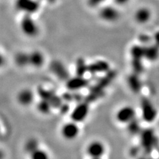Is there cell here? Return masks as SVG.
I'll return each instance as SVG.
<instances>
[{
  "label": "cell",
  "instance_id": "cell-1",
  "mask_svg": "<svg viewBox=\"0 0 159 159\" xmlns=\"http://www.w3.org/2000/svg\"><path fill=\"white\" fill-rule=\"evenodd\" d=\"M158 144V139L151 129H147L141 133V145L146 153H150Z\"/></svg>",
  "mask_w": 159,
  "mask_h": 159
},
{
  "label": "cell",
  "instance_id": "cell-2",
  "mask_svg": "<svg viewBox=\"0 0 159 159\" xmlns=\"http://www.w3.org/2000/svg\"><path fill=\"white\" fill-rule=\"evenodd\" d=\"M141 112L144 121L152 123L157 116V111L152 102L147 98H143L141 101Z\"/></svg>",
  "mask_w": 159,
  "mask_h": 159
},
{
  "label": "cell",
  "instance_id": "cell-3",
  "mask_svg": "<svg viewBox=\"0 0 159 159\" xmlns=\"http://www.w3.org/2000/svg\"><path fill=\"white\" fill-rule=\"evenodd\" d=\"M117 73L116 70H110L106 72L103 77H102L99 80L92 86L89 89V92H103L109 84L111 83L114 78H116Z\"/></svg>",
  "mask_w": 159,
  "mask_h": 159
},
{
  "label": "cell",
  "instance_id": "cell-4",
  "mask_svg": "<svg viewBox=\"0 0 159 159\" xmlns=\"http://www.w3.org/2000/svg\"><path fill=\"white\" fill-rule=\"evenodd\" d=\"M37 92L40 98L48 102L51 104L52 107L54 108H59L62 104L61 98H60L52 91L47 90L43 87H39L37 89Z\"/></svg>",
  "mask_w": 159,
  "mask_h": 159
},
{
  "label": "cell",
  "instance_id": "cell-5",
  "mask_svg": "<svg viewBox=\"0 0 159 159\" xmlns=\"http://www.w3.org/2000/svg\"><path fill=\"white\" fill-rule=\"evenodd\" d=\"M22 31L29 37H34L38 33V27L29 14H26L21 21Z\"/></svg>",
  "mask_w": 159,
  "mask_h": 159
},
{
  "label": "cell",
  "instance_id": "cell-6",
  "mask_svg": "<svg viewBox=\"0 0 159 159\" xmlns=\"http://www.w3.org/2000/svg\"><path fill=\"white\" fill-rule=\"evenodd\" d=\"M16 7L26 14H33L38 11L39 3L37 0H16Z\"/></svg>",
  "mask_w": 159,
  "mask_h": 159
},
{
  "label": "cell",
  "instance_id": "cell-7",
  "mask_svg": "<svg viewBox=\"0 0 159 159\" xmlns=\"http://www.w3.org/2000/svg\"><path fill=\"white\" fill-rule=\"evenodd\" d=\"M50 68L52 73L61 80H68L69 78V72L65 66L59 61L55 60L51 62Z\"/></svg>",
  "mask_w": 159,
  "mask_h": 159
},
{
  "label": "cell",
  "instance_id": "cell-8",
  "mask_svg": "<svg viewBox=\"0 0 159 159\" xmlns=\"http://www.w3.org/2000/svg\"><path fill=\"white\" fill-rule=\"evenodd\" d=\"M88 111V103L85 102H82L79 103L76 108L74 109L71 114V118L75 122L82 121L86 117Z\"/></svg>",
  "mask_w": 159,
  "mask_h": 159
},
{
  "label": "cell",
  "instance_id": "cell-9",
  "mask_svg": "<svg viewBox=\"0 0 159 159\" xmlns=\"http://www.w3.org/2000/svg\"><path fill=\"white\" fill-rule=\"evenodd\" d=\"M89 85L88 80L84 78V76H76L69 78L66 81V88L71 91H75L87 87Z\"/></svg>",
  "mask_w": 159,
  "mask_h": 159
},
{
  "label": "cell",
  "instance_id": "cell-10",
  "mask_svg": "<svg viewBox=\"0 0 159 159\" xmlns=\"http://www.w3.org/2000/svg\"><path fill=\"white\" fill-rule=\"evenodd\" d=\"M99 17L103 20L109 22L115 21L119 17V13L114 7L106 6L99 11Z\"/></svg>",
  "mask_w": 159,
  "mask_h": 159
},
{
  "label": "cell",
  "instance_id": "cell-11",
  "mask_svg": "<svg viewBox=\"0 0 159 159\" xmlns=\"http://www.w3.org/2000/svg\"><path fill=\"white\" fill-rule=\"evenodd\" d=\"M116 117L119 122L129 123L135 118V111L131 107H124L117 112Z\"/></svg>",
  "mask_w": 159,
  "mask_h": 159
},
{
  "label": "cell",
  "instance_id": "cell-12",
  "mask_svg": "<svg viewBox=\"0 0 159 159\" xmlns=\"http://www.w3.org/2000/svg\"><path fill=\"white\" fill-rule=\"evenodd\" d=\"M110 66L107 62L104 61H97L89 64L88 66V72L92 74L107 72L110 70Z\"/></svg>",
  "mask_w": 159,
  "mask_h": 159
},
{
  "label": "cell",
  "instance_id": "cell-13",
  "mask_svg": "<svg viewBox=\"0 0 159 159\" xmlns=\"http://www.w3.org/2000/svg\"><path fill=\"white\" fill-rule=\"evenodd\" d=\"M87 151L92 158H100L105 151L103 144L98 141H94L89 145Z\"/></svg>",
  "mask_w": 159,
  "mask_h": 159
},
{
  "label": "cell",
  "instance_id": "cell-14",
  "mask_svg": "<svg viewBox=\"0 0 159 159\" xmlns=\"http://www.w3.org/2000/svg\"><path fill=\"white\" fill-rule=\"evenodd\" d=\"M79 129L76 124L74 123H69L62 127V134L63 137L66 139H73L78 134Z\"/></svg>",
  "mask_w": 159,
  "mask_h": 159
},
{
  "label": "cell",
  "instance_id": "cell-15",
  "mask_svg": "<svg viewBox=\"0 0 159 159\" xmlns=\"http://www.w3.org/2000/svg\"><path fill=\"white\" fill-rule=\"evenodd\" d=\"M151 17V12L150 10L146 7L139 9L135 13V18L136 21L141 24L148 22Z\"/></svg>",
  "mask_w": 159,
  "mask_h": 159
},
{
  "label": "cell",
  "instance_id": "cell-16",
  "mask_svg": "<svg viewBox=\"0 0 159 159\" xmlns=\"http://www.w3.org/2000/svg\"><path fill=\"white\" fill-rule=\"evenodd\" d=\"M159 56V47L157 44L145 46V58L150 61H155Z\"/></svg>",
  "mask_w": 159,
  "mask_h": 159
},
{
  "label": "cell",
  "instance_id": "cell-17",
  "mask_svg": "<svg viewBox=\"0 0 159 159\" xmlns=\"http://www.w3.org/2000/svg\"><path fill=\"white\" fill-rule=\"evenodd\" d=\"M139 74H137L135 73H133L131 74L130 76H129L128 77V84L129 88H131V90L134 93H139L141 92V82L139 79Z\"/></svg>",
  "mask_w": 159,
  "mask_h": 159
},
{
  "label": "cell",
  "instance_id": "cell-18",
  "mask_svg": "<svg viewBox=\"0 0 159 159\" xmlns=\"http://www.w3.org/2000/svg\"><path fill=\"white\" fill-rule=\"evenodd\" d=\"M17 98L21 105L28 106L33 102L34 96L33 92L29 89H23L19 92Z\"/></svg>",
  "mask_w": 159,
  "mask_h": 159
},
{
  "label": "cell",
  "instance_id": "cell-19",
  "mask_svg": "<svg viewBox=\"0 0 159 159\" xmlns=\"http://www.w3.org/2000/svg\"><path fill=\"white\" fill-rule=\"evenodd\" d=\"M30 64L34 67H41L44 63V57L41 52L33 51L29 54Z\"/></svg>",
  "mask_w": 159,
  "mask_h": 159
},
{
  "label": "cell",
  "instance_id": "cell-20",
  "mask_svg": "<svg viewBox=\"0 0 159 159\" xmlns=\"http://www.w3.org/2000/svg\"><path fill=\"white\" fill-rule=\"evenodd\" d=\"M132 59L142 60L145 58V46L142 45H134L132 47L130 51Z\"/></svg>",
  "mask_w": 159,
  "mask_h": 159
},
{
  "label": "cell",
  "instance_id": "cell-21",
  "mask_svg": "<svg viewBox=\"0 0 159 159\" xmlns=\"http://www.w3.org/2000/svg\"><path fill=\"white\" fill-rule=\"evenodd\" d=\"M88 66L86 62L83 58L80 57L77 59L76 62V76H84L88 72Z\"/></svg>",
  "mask_w": 159,
  "mask_h": 159
},
{
  "label": "cell",
  "instance_id": "cell-22",
  "mask_svg": "<svg viewBox=\"0 0 159 159\" xmlns=\"http://www.w3.org/2000/svg\"><path fill=\"white\" fill-rule=\"evenodd\" d=\"M15 62L17 66L21 67H24L28 65L29 64H30L29 54L23 52L17 53L16 57H15Z\"/></svg>",
  "mask_w": 159,
  "mask_h": 159
},
{
  "label": "cell",
  "instance_id": "cell-23",
  "mask_svg": "<svg viewBox=\"0 0 159 159\" xmlns=\"http://www.w3.org/2000/svg\"><path fill=\"white\" fill-rule=\"evenodd\" d=\"M127 129L128 131L132 135H137L138 133H141L140 124L135 118L128 123Z\"/></svg>",
  "mask_w": 159,
  "mask_h": 159
},
{
  "label": "cell",
  "instance_id": "cell-24",
  "mask_svg": "<svg viewBox=\"0 0 159 159\" xmlns=\"http://www.w3.org/2000/svg\"><path fill=\"white\" fill-rule=\"evenodd\" d=\"M39 143L35 139H31L27 141L25 145V150L29 154H32L38 149Z\"/></svg>",
  "mask_w": 159,
  "mask_h": 159
},
{
  "label": "cell",
  "instance_id": "cell-25",
  "mask_svg": "<svg viewBox=\"0 0 159 159\" xmlns=\"http://www.w3.org/2000/svg\"><path fill=\"white\" fill-rule=\"evenodd\" d=\"M52 107L51 104L48 102L44 100V99H42L40 101L37 105V109L38 110L43 113V114H47L50 111H51V109Z\"/></svg>",
  "mask_w": 159,
  "mask_h": 159
},
{
  "label": "cell",
  "instance_id": "cell-26",
  "mask_svg": "<svg viewBox=\"0 0 159 159\" xmlns=\"http://www.w3.org/2000/svg\"><path fill=\"white\" fill-rule=\"evenodd\" d=\"M104 92H89L88 95H87L85 98H84V100L85 102L89 103L94 102L95 101L98 100L99 98H101L104 96Z\"/></svg>",
  "mask_w": 159,
  "mask_h": 159
},
{
  "label": "cell",
  "instance_id": "cell-27",
  "mask_svg": "<svg viewBox=\"0 0 159 159\" xmlns=\"http://www.w3.org/2000/svg\"><path fill=\"white\" fill-rule=\"evenodd\" d=\"M62 98L64 101L67 102H71L74 101L80 102L82 99V96L79 93H64L62 95Z\"/></svg>",
  "mask_w": 159,
  "mask_h": 159
},
{
  "label": "cell",
  "instance_id": "cell-28",
  "mask_svg": "<svg viewBox=\"0 0 159 159\" xmlns=\"http://www.w3.org/2000/svg\"><path fill=\"white\" fill-rule=\"evenodd\" d=\"M131 65L134 73H135L137 74H140L143 71L142 60L132 59Z\"/></svg>",
  "mask_w": 159,
  "mask_h": 159
},
{
  "label": "cell",
  "instance_id": "cell-29",
  "mask_svg": "<svg viewBox=\"0 0 159 159\" xmlns=\"http://www.w3.org/2000/svg\"><path fill=\"white\" fill-rule=\"evenodd\" d=\"M31 159H48L47 154L44 151L37 149L35 151H34L31 154Z\"/></svg>",
  "mask_w": 159,
  "mask_h": 159
},
{
  "label": "cell",
  "instance_id": "cell-30",
  "mask_svg": "<svg viewBox=\"0 0 159 159\" xmlns=\"http://www.w3.org/2000/svg\"><path fill=\"white\" fill-rule=\"evenodd\" d=\"M139 40L141 43L145 44V46H147L151 41V37L147 34H141L139 37Z\"/></svg>",
  "mask_w": 159,
  "mask_h": 159
},
{
  "label": "cell",
  "instance_id": "cell-31",
  "mask_svg": "<svg viewBox=\"0 0 159 159\" xmlns=\"http://www.w3.org/2000/svg\"><path fill=\"white\" fill-rule=\"evenodd\" d=\"M105 0H88V5L92 7H98L99 5L103 3Z\"/></svg>",
  "mask_w": 159,
  "mask_h": 159
},
{
  "label": "cell",
  "instance_id": "cell-32",
  "mask_svg": "<svg viewBox=\"0 0 159 159\" xmlns=\"http://www.w3.org/2000/svg\"><path fill=\"white\" fill-rule=\"evenodd\" d=\"M59 109H60V111H61V112L62 114H65L69 111L70 107L67 103H62L61 106L59 107Z\"/></svg>",
  "mask_w": 159,
  "mask_h": 159
},
{
  "label": "cell",
  "instance_id": "cell-33",
  "mask_svg": "<svg viewBox=\"0 0 159 159\" xmlns=\"http://www.w3.org/2000/svg\"><path fill=\"white\" fill-rule=\"evenodd\" d=\"M153 39H154V41L155 43V44H157V46L159 47V31H157L155 34Z\"/></svg>",
  "mask_w": 159,
  "mask_h": 159
},
{
  "label": "cell",
  "instance_id": "cell-34",
  "mask_svg": "<svg viewBox=\"0 0 159 159\" xmlns=\"http://www.w3.org/2000/svg\"><path fill=\"white\" fill-rule=\"evenodd\" d=\"M138 152H139V148H133L131 149V155L133 157H135V156H136L137 155Z\"/></svg>",
  "mask_w": 159,
  "mask_h": 159
},
{
  "label": "cell",
  "instance_id": "cell-35",
  "mask_svg": "<svg viewBox=\"0 0 159 159\" xmlns=\"http://www.w3.org/2000/svg\"><path fill=\"white\" fill-rule=\"evenodd\" d=\"M129 0H114V2H115L116 3L118 4V5H123V4H125Z\"/></svg>",
  "mask_w": 159,
  "mask_h": 159
},
{
  "label": "cell",
  "instance_id": "cell-36",
  "mask_svg": "<svg viewBox=\"0 0 159 159\" xmlns=\"http://www.w3.org/2000/svg\"><path fill=\"white\" fill-rule=\"evenodd\" d=\"M48 1L50 3H54V2L56 1V0H48Z\"/></svg>",
  "mask_w": 159,
  "mask_h": 159
},
{
  "label": "cell",
  "instance_id": "cell-37",
  "mask_svg": "<svg viewBox=\"0 0 159 159\" xmlns=\"http://www.w3.org/2000/svg\"><path fill=\"white\" fill-rule=\"evenodd\" d=\"M92 159H100V158H92Z\"/></svg>",
  "mask_w": 159,
  "mask_h": 159
},
{
  "label": "cell",
  "instance_id": "cell-38",
  "mask_svg": "<svg viewBox=\"0 0 159 159\" xmlns=\"http://www.w3.org/2000/svg\"><path fill=\"white\" fill-rule=\"evenodd\" d=\"M139 159H146V158H143V157H141V158H139Z\"/></svg>",
  "mask_w": 159,
  "mask_h": 159
}]
</instances>
